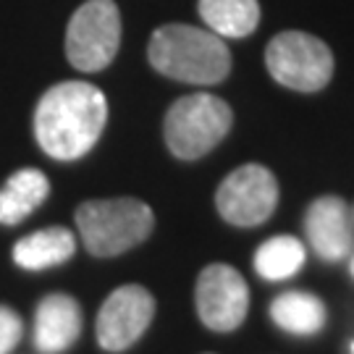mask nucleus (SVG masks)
I'll return each mask as SVG.
<instances>
[{
  "mask_svg": "<svg viewBox=\"0 0 354 354\" xmlns=\"http://www.w3.org/2000/svg\"><path fill=\"white\" fill-rule=\"evenodd\" d=\"M105 121L108 100L100 89L87 82H61L39 97L35 137L55 160H76L97 145Z\"/></svg>",
  "mask_w": 354,
  "mask_h": 354,
  "instance_id": "f257e3e1",
  "label": "nucleus"
},
{
  "mask_svg": "<svg viewBox=\"0 0 354 354\" xmlns=\"http://www.w3.org/2000/svg\"><path fill=\"white\" fill-rule=\"evenodd\" d=\"M150 66L158 74L184 84H218L231 71V53L226 42L210 29L189 24L158 26L147 48Z\"/></svg>",
  "mask_w": 354,
  "mask_h": 354,
  "instance_id": "f03ea898",
  "label": "nucleus"
},
{
  "mask_svg": "<svg viewBox=\"0 0 354 354\" xmlns=\"http://www.w3.org/2000/svg\"><path fill=\"white\" fill-rule=\"evenodd\" d=\"M155 226L150 205L134 197L89 200L76 207V228L82 244L95 257H115L147 239Z\"/></svg>",
  "mask_w": 354,
  "mask_h": 354,
  "instance_id": "7ed1b4c3",
  "label": "nucleus"
},
{
  "mask_svg": "<svg viewBox=\"0 0 354 354\" xmlns=\"http://www.w3.org/2000/svg\"><path fill=\"white\" fill-rule=\"evenodd\" d=\"M231 124L234 113L226 100L194 92L168 108L163 124L165 145L181 160H197L226 140Z\"/></svg>",
  "mask_w": 354,
  "mask_h": 354,
  "instance_id": "20e7f679",
  "label": "nucleus"
},
{
  "mask_svg": "<svg viewBox=\"0 0 354 354\" xmlns=\"http://www.w3.org/2000/svg\"><path fill=\"white\" fill-rule=\"evenodd\" d=\"M266 66L283 87L294 92H317L333 76V53L315 35L289 29L270 39Z\"/></svg>",
  "mask_w": 354,
  "mask_h": 354,
  "instance_id": "39448f33",
  "label": "nucleus"
},
{
  "mask_svg": "<svg viewBox=\"0 0 354 354\" xmlns=\"http://www.w3.org/2000/svg\"><path fill=\"white\" fill-rule=\"evenodd\" d=\"M121 45V13L113 0H87L66 29V55L79 71H102Z\"/></svg>",
  "mask_w": 354,
  "mask_h": 354,
  "instance_id": "423d86ee",
  "label": "nucleus"
},
{
  "mask_svg": "<svg viewBox=\"0 0 354 354\" xmlns=\"http://www.w3.org/2000/svg\"><path fill=\"white\" fill-rule=\"evenodd\" d=\"M279 205V181L260 163L239 165L215 192V207L221 218L239 228L266 223Z\"/></svg>",
  "mask_w": 354,
  "mask_h": 354,
  "instance_id": "0eeeda50",
  "label": "nucleus"
},
{
  "mask_svg": "<svg viewBox=\"0 0 354 354\" xmlns=\"http://www.w3.org/2000/svg\"><path fill=\"white\" fill-rule=\"evenodd\" d=\"M197 315L215 333L236 330L250 313V289L236 268L213 263L200 273L194 289Z\"/></svg>",
  "mask_w": 354,
  "mask_h": 354,
  "instance_id": "6e6552de",
  "label": "nucleus"
},
{
  "mask_svg": "<svg viewBox=\"0 0 354 354\" xmlns=\"http://www.w3.org/2000/svg\"><path fill=\"white\" fill-rule=\"evenodd\" d=\"M155 317V299L140 283L115 289L97 313V344L105 352H124L137 344Z\"/></svg>",
  "mask_w": 354,
  "mask_h": 354,
  "instance_id": "1a4fd4ad",
  "label": "nucleus"
},
{
  "mask_svg": "<svg viewBox=\"0 0 354 354\" xmlns=\"http://www.w3.org/2000/svg\"><path fill=\"white\" fill-rule=\"evenodd\" d=\"M304 234L320 260H346L354 252V218L349 205L333 194L317 197L304 213Z\"/></svg>",
  "mask_w": 354,
  "mask_h": 354,
  "instance_id": "9d476101",
  "label": "nucleus"
},
{
  "mask_svg": "<svg viewBox=\"0 0 354 354\" xmlns=\"http://www.w3.org/2000/svg\"><path fill=\"white\" fill-rule=\"evenodd\" d=\"M82 333V307L68 294H48L35 313V346L42 354H61Z\"/></svg>",
  "mask_w": 354,
  "mask_h": 354,
  "instance_id": "9b49d317",
  "label": "nucleus"
},
{
  "mask_svg": "<svg viewBox=\"0 0 354 354\" xmlns=\"http://www.w3.org/2000/svg\"><path fill=\"white\" fill-rule=\"evenodd\" d=\"M76 252V236L64 226H50L35 231L13 247V263L24 270H48L64 266Z\"/></svg>",
  "mask_w": 354,
  "mask_h": 354,
  "instance_id": "f8f14e48",
  "label": "nucleus"
},
{
  "mask_svg": "<svg viewBox=\"0 0 354 354\" xmlns=\"http://www.w3.org/2000/svg\"><path fill=\"white\" fill-rule=\"evenodd\" d=\"M50 194V181L37 168H21L0 187V223L16 226L37 210Z\"/></svg>",
  "mask_w": 354,
  "mask_h": 354,
  "instance_id": "ddd939ff",
  "label": "nucleus"
},
{
  "mask_svg": "<svg viewBox=\"0 0 354 354\" xmlns=\"http://www.w3.org/2000/svg\"><path fill=\"white\" fill-rule=\"evenodd\" d=\"M326 304L310 291H283L270 304V320L291 336H313L326 326Z\"/></svg>",
  "mask_w": 354,
  "mask_h": 354,
  "instance_id": "4468645a",
  "label": "nucleus"
},
{
  "mask_svg": "<svg viewBox=\"0 0 354 354\" xmlns=\"http://www.w3.org/2000/svg\"><path fill=\"white\" fill-rule=\"evenodd\" d=\"M200 16L207 29L221 39H239L252 35L260 24L257 0H200Z\"/></svg>",
  "mask_w": 354,
  "mask_h": 354,
  "instance_id": "2eb2a0df",
  "label": "nucleus"
},
{
  "mask_svg": "<svg viewBox=\"0 0 354 354\" xmlns=\"http://www.w3.org/2000/svg\"><path fill=\"white\" fill-rule=\"evenodd\" d=\"M307 250L294 236H270L254 252V270L266 281H286L302 270Z\"/></svg>",
  "mask_w": 354,
  "mask_h": 354,
  "instance_id": "dca6fc26",
  "label": "nucleus"
},
{
  "mask_svg": "<svg viewBox=\"0 0 354 354\" xmlns=\"http://www.w3.org/2000/svg\"><path fill=\"white\" fill-rule=\"evenodd\" d=\"M21 333H24L21 317L16 315L11 307L0 304V354L13 352V346L21 342Z\"/></svg>",
  "mask_w": 354,
  "mask_h": 354,
  "instance_id": "f3484780",
  "label": "nucleus"
},
{
  "mask_svg": "<svg viewBox=\"0 0 354 354\" xmlns=\"http://www.w3.org/2000/svg\"><path fill=\"white\" fill-rule=\"evenodd\" d=\"M349 273H352V279H354V252L349 254Z\"/></svg>",
  "mask_w": 354,
  "mask_h": 354,
  "instance_id": "a211bd4d",
  "label": "nucleus"
},
{
  "mask_svg": "<svg viewBox=\"0 0 354 354\" xmlns=\"http://www.w3.org/2000/svg\"><path fill=\"white\" fill-rule=\"evenodd\" d=\"M352 354H354V344H352Z\"/></svg>",
  "mask_w": 354,
  "mask_h": 354,
  "instance_id": "6ab92c4d",
  "label": "nucleus"
},
{
  "mask_svg": "<svg viewBox=\"0 0 354 354\" xmlns=\"http://www.w3.org/2000/svg\"><path fill=\"white\" fill-rule=\"evenodd\" d=\"M352 218H354V213H352Z\"/></svg>",
  "mask_w": 354,
  "mask_h": 354,
  "instance_id": "aec40b11",
  "label": "nucleus"
}]
</instances>
